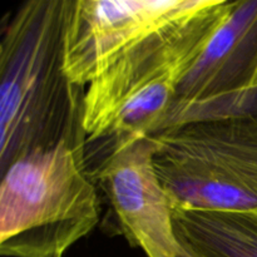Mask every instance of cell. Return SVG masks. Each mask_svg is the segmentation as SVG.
<instances>
[{
    "mask_svg": "<svg viewBox=\"0 0 257 257\" xmlns=\"http://www.w3.org/2000/svg\"><path fill=\"white\" fill-rule=\"evenodd\" d=\"M72 0H29L0 44V171L65 141H88L84 88L68 77L64 43Z\"/></svg>",
    "mask_w": 257,
    "mask_h": 257,
    "instance_id": "cell-1",
    "label": "cell"
},
{
    "mask_svg": "<svg viewBox=\"0 0 257 257\" xmlns=\"http://www.w3.org/2000/svg\"><path fill=\"white\" fill-rule=\"evenodd\" d=\"M85 142L65 141L2 173V256L64 257L94 230L99 201L85 168Z\"/></svg>",
    "mask_w": 257,
    "mask_h": 257,
    "instance_id": "cell-2",
    "label": "cell"
},
{
    "mask_svg": "<svg viewBox=\"0 0 257 257\" xmlns=\"http://www.w3.org/2000/svg\"><path fill=\"white\" fill-rule=\"evenodd\" d=\"M172 210L257 212V119L211 120L152 136Z\"/></svg>",
    "mask_w": 257,
    "mask_h": 257,
    "instance_id": "cell-3",
    "label": "cell"
},
{
    "mask_svg": "<svg viewBox=\"0 0 257 257\" xmlns=\"http://www.w3.org/2000/svg\"><path fill=\"white\" fill-rule=\"evenodd\" d=\"M227 0H183L166 22L128 43L100 67L84 94L88 141L109 136L125 103L160 78L186 74L231 8Z\"/></svg>",
    "mask_w": 257,
    "mask_h": 257,
    "instance_id": "cell-4",
    "label": "cell"
},
{
    "mask_svg": "<svg viewBox=\"0 0 257 257\" xmlns=\"http://www.w3.org/2000/svg\"><path fill=\"white\" fill-rule=\"evenodd\" d=\"M94 173L125 240L147 257H177L183 246L176 232L171 200L155 165L152 137L113 140Z\"/></svg>",
    "mask_w": 257,
    "mask_h": 257,
    "instance_id": "cell-5",
    "label": "cell"
},
{
    "mask_svg": "<svg viewBox=\"0 0 257 257\" xmlns=\"http://www.w3.org/2000/svg\"><path fill=\"white\" fill-rule=\"evenodd\" d=\"M183 0H72L64 43L65 72L85 88L113 54L172 17Z\"/></svg>",
    "mask_w": 257,
    "mask_h": 257,
    "instance_id": "cell-6",
    "label": "cell"
},
{
    "mask_svg": "<svg viewBox=\"0 0 257 257\" xmlns=\"http://www.w3.org/2000/svg\"><path fill=\"white\" fill-rule=\"evenodd\" d=\"M257 87V0H237L177 88L173 105Z\"/></svg>",
    "mask_w": 257,
    "mask_h": 257,
    "instance_id": "cell-7",
    "label": "cell"
},
{
    "mask_svg": "<svg viewBox=\"0 0 257 257\" xmlns=\"http://www.w3.org/2000/svg\"><path fill=\"white\" fill-rule=\"evenodd\" d=\"M173 222L197 257H257V212L173 210Z\"/></svg>",
    "mask_w": 257,
    "mask_h": 257,
    "instance_id": "cell-8",
    "label": "cell"
},
{
    "mask_svg": "<svg viewBox=\"0 0 257 257\" xmlns=\"http://www.w3.org/2000/svg\"><path fill=\"white\" fill-rule=\"evenodd\" d=\"M243 118L257 119V87L237 94L225 95L205 102L172 105L161 132L190 123Z\"/></svg>",
    "mask_w": 257,
    "mask_h": 257,
    "instance_id": "cell-9",
    "label": "cell"
},
{
    "mask_svg": "<svg viewBox=\"0 0 257 257\" xmlns=\"http://www.w3.org/2000/svg\"><path fill=\"white\" fill-rule=\"evenodd\" d=\"M181 243H182V242H181ZM182 246H183L182 251H181V252H180V255H178L177 257H197V256L195 255V253L192 252V251L190 250V248H188V247H186V246L183 245V243H182Z\"/></svg>",
    "mask_w": 257,
    "mask_h": 257,
    "instance_id": "cell-10",
    "label": "cell"
}]
</instances>
